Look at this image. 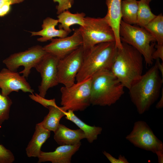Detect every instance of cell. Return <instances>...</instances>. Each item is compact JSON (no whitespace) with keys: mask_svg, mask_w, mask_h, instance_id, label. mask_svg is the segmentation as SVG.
<instances>
[{"mask_svg":"<svg viewBox=\"0 0 163 163\" xmlns=\"http://www.w3.org/2000/svg\"><path fill=\"white\" fill-rule=\"evenodd\" d=\"M163 83V78L155 64L128 89L131 100L139 114L148 111L158 100Z\"/></svg>","mask_w":163,"mask_h":163,"instance_id":"cell-1","label":"cell"},{"mask_svg":"<svg viewBox=\"0 0 163 163\" xmlns=\"http://www.w3.org/2000/svg\"><path fill=\"white\" fill-rule=\"evenodd\" d=\"M122 47L117 48L110 71L128 89L142 75V56L131 46L122 43Z\"/></svg>","mask_w":163,"mask_h":163,"instance_id":"cell-2","label":"cell"},{"mask_svg":"<svg viewBox=\"0 0 163 163\" xmlns=\"http://www.w3.org/2000/svg\"><path fill=\"white\" fill-rule=\"evenodd\" d=\"M117 49L115 42H110L100 43L83 51L82 64L76 77L77 82L91 77L100 71L110 70Z\"/></svg>","mask_w":163,"mask_h":163,"instance_id":"cell-3","label":"cell"},{"mask_svg":"<svg viewBox=\"0 0 163 163\" xmlns=\"http://www.w3.org/2000/svg\"><path fill=\"white\" fill-rule=\"evenodd\" d=\"M124 88L110 70L98 72L91 77V104L110 106L124 94Z\"/></svg>","mask_w":163,"mask_h":163,"instance_id":"cell-4","label":"cell"},{"mask_svg":"<svg viewBox=\"0 0 163 163\" xmlns=\"http://www.w3.org/2000/svg\"><path fill=\"white\" fill-rule=\"evenodd\" d=\"M119 34L122 43L131 46L141 53L146 65L153 64L152 55L155 50L156 40L146 29L127 24L122 20Z\"/></svg>","mask_w":163,"mask_h":163,"instance_id":"cell-5","label":"cell"},{"mask_svg":"<svg viewBox=\"0 0 163 163\" xmlns=\"http://www.w3.org/2000/svg\"><path fill=\"white\" fill-rule=\"evenodd\" d=\"M85 24L78 28L83 40V51L101 43L115 42L113 30L104 18L85 17Z\"/></svg>","mask_w":163,"mask_h":163,"instance_id":"cell-6","label":"cell"},{"mask_svg":"<svg viewBox=\"0 0 163 163\" xmlns=\"http://www.w3.org/2000/svg\"><path fill=\"white\" fill-rule=\"evenodd\" d=\"M91 77L60 88L61 104L64 110L82 111L91 104Z\"/></svg>","mask_w":163,"mask_h":163,"instance_id":"cell-7","label":"cell"},{"mask_svg":"<svg viewBox=\"0 0 163 163\" xmlns=\"http://www.w3.org/2000/svg\"><path fill=\"white\" fill-rule=\"evenodd\" d=\"M46 53L43 47L37 45L24 51L11 55L4 59L3 62L7 69L14 72H17L20 66H23L24 69L19 73L27 78L32 68L35 67Z\"/></svg>","mask_w":163,"mask_h":163,"instance_id":"cell-8","label":"cell"},{"mask_svg":"<svg viewBox=\"0 0 163 163\" xmlns=\"http://www.w3.org/2000/svg\"><path fill=\"white\" fill-rule=\"evenodd\" d=\"M125 138L134 146L155 154L159 151L163 150L162 142L144 121L135 122L132 131Z\"/></svg>","mask_w":163,"mask_h":163,"instance_id":"cell-9","label":"cell"},{"mask_svg":"<svg viewBox=\"0 0 163 163\" xmlns=\"http://www.w3.org/2000/svg\"><path fill=\"white\" fill-rule=\"evenodd\" d=\"M83 50L82 46L59 59L57 65V79L59 83L69 87L75 83L76 76L81 67Z\"/></svg>","mask_w":163,"mask_h":163,"instance_id":"cell-10","label":"cell"},{"mask_svg":"<svg viewBox=\"0 0 163 163\" xmlns=\"http://www.w3.org/2000/svg\"><path fill=\"white\" fill-rule=\"evenodd\" d=\"M59 59L56 56L48 53L35 67L40 73L41 81L39 86V95L45 97L48 90L57 85V65Z\"/></svg>","mask_w":163,"mask_h":163,"instance_id":"cell-11","label":"cell"},{"mask_svg":"<svg viewBox=\"0 0 163 163\" xmlns=\"http://www.w3.org/2000/svg\"><path fill=\"white\" fill-rule=\"evenodd\" d=\"M49 44L43 47L47 53L59 59L63 58L82 46V37L78 28L75 29L69 37L52 39Z\"/></svg>","mask_w":163,"mask_h":163,"instance_id":"cell-12","label":"cell"},{"mask_svg":"<svg viewBox=\"0 0 163 163\" xmlns=\"http://www.w3.org/2000/svg\"><path fill=\"white\" fill-rule=\"evenodd\" d=\"M0 89L1 94L8 95L12 92H23L32 94L34 90L27 81L26 78L21 75L19 72L12 71L5 68L0 72Z\"/></svg>","mask_w":163,"mask_h":163,"instance_id":"cell-13","label":"cell"},{"mask_svg":"<svg viewBox=\"0 0 163 163\" xmlns=\"http://www.w3.org/2000/svg\"><path fill=\"white\" fill-rule=\"evenodd\" d=\"M81 142L74 145H60L53 152L41 151L38 163L50 161L52 163H70L72 156L79 149Z\"/></svg>","mask_w":163,"mask_h":163,"instance_id":"cell-14","label":"cell"},{"mask_svg":"<svg viewBox=\"0 0 163 163\" xmlns=\"http://www.w3.org/2000/svg\"><path fill=\"white\" fill-rule=\"evenodd\" d=\"M121 0H106L107 11L104 17L112 28L114 34L115 43L118 48L122 47L119 34L120 25L122 19Z\"/></svg>","mask_w":163,"mask_h":163,"instance_id":"cell-15","label":"cell"},{"mask_svg":"<svg viewBox=\"0 0 163 163\" xmlns=\"http://www.w3.org/2000/svg\"><path fill=\"white\" fill-rule=\"evenodd\" d=\"M58 23V19L47 17L43 20L42 25V29L38 31L30 32L31 36H41L38 38L37 40L42 42L50 40L55 37L63 38L67 36L69 34L67 32L62 29L56 28Z\"/></svg>","mask_w":163,"mask_h":163,"instance_id":"cell-16","label":"cell"},{"mask_svg":"<svg viewBox=\"0 0 163 163\" xmlns=\"http://www.w3.org/2000/svg\"><path fill=\"white\" fill-rule=\"evenodd\" d=\"M54 132V139L60 145H75L86 139L85 133L81 129H71L60 124Z\"/></svg>","mask_w":163,"mask_h":163,"instance_id":"cell-17","label":"cell"},{"mask_svg":"<svg viewBox=\"0 0 163 163\" xmlns=\"http://www.w3.org/2000/svg\"><path fill=\"white\" fill-rule=\"evenodd\" d=\"M50 132L40 123L36 124L34 134L26 149L28 157H38L42 145L50 136Z\"/></svg>","mask_w":163,"mask_h":163,"instance_id":"cell-18","label":"cell"},{"mask_svg":"<svg viewBox=\"0 0 163 163\" xmlns=\"http://www.w3.org/2000/svg\"><path fill=\"white\" fill-rule=\"evenodd\" d=\"M65 118L75 124L85 133L86 139L90 143L97 139L98 136L101 133V127L89 125L78 117L72 110H69L65 112Z\"/></svg>","mask_w":163,"mask_h":163,"instance_id":"cell-19","label":"cell"},{"mask_svg":"<svg viewBox=\"0 0 163 163\" xmlns=\"http://www.w3.org/2000/svg\"><path fill=\"white\" fill-rule=\"evenodd\" d=\"M85 14L83 12L71 13L69 10L64 11L58 14L57 17L59 23V28L62 29L69 34L72 31L70 27L77 24L83 26L85 24L84 18Z\"/></svg>","mask_w":163,"mask_h":163,"instance_id":"cell-20","label":"cell"},{"mask_svg":"<svg viewBox=\"0 0 163 163\" xmlns=\"http://www.w3.org/2000/svg\"><path fill=\"white\" fill-rule=\"evenodd\" d=\"M48 108V114L40 123L46 129L54 132L60 124L61 118L65 116V111L62 107H59L57 105L50 106Z\"/></svg>","mask_w":163,"mask_h":163,"instance_id":"cell-21","label":"cell"},{"mask_svg":"<svg viewBox=\"0 0 163 163\" xmlns=\"http://www.w3.org/2000/svg\"><path fill=\"white\" fill-rule=\"evenodd\" d=\"M138 9V1L123 0L121 1L122 19L125 22L131 24H136Z\"/></svg>","mask_w":163,"mask_h":163,"instance_id":"cell-22","label":"cell"},{"mask_svg":"<svg viewBox=\"0 0 163 163\" xmlns=\"http://www.w3.org/2000/svg\"><path fill=\"white\" fill-rule=\"evenodd\" d=\"M144 28L153 37L157 44H163V16L162 14L156 15Z\"/></svg>","mask_w":163,"mask_h":163,"instance_id":"cell-23","label":"cell"},{"mask_svg":"<svg viewBox=\"0 0 163 163\" xmlns=\"http://www.w3.org/2000/svg\"><path fill=\"white\" fill-rule=\"evenodd\" d=\"M156 16L152 12L149 3L144 0L138 1L137 25L144 27Z\"/></svg>","mask_w":163,"mask_h":163,"instance_id":"cell-24","label":"cell"},{"mask_svg":"<svg viewBox=\"0 0 163 163\" xmlns=\"http://www.w3.org/2000/svg\"><path fill=\"white\" fill-rule=\"evenodd\" d=\"M12 104V101L8 96H4L0 92V125L9 118Z\"/></svg>","mask_w":163,"mask_h":163,"instance_id":"cell-25","label":"cell"},{"mask_svg":"<svg viewBox=\"0 0 163 163\" xmlns=\"http://www.w3.org/2000/svg\"><path fill=\"white\" fill-rule=\"evenodd\" d=\"M14 160L12 152L0 144V163H12Z\"/></svg>","mask_w":163,"mask_h":163,"instance_id":"cell-26","label":"cell"},{"mask_svg":"<svg viewBox=\"0 0 163 163\" xmlns=\"http://www.w3.org/2000/svg\"><path fill=\"white\" fill-rule=\"evenodd\" d=\"M24 0H0V17H3L9 13L11 5L23 2Z\"/></svg>","mask_w":163,"mask_h":163,"instance_id":"cell-27","label":"cell"},{"mask_svg":"<svg viewBox=\"0 0 163 163\" xmlns=\"http://www.w3.org/2000/svg\"><path fill=\"white\" fill-rule=\"evenodd\" d=\"M30 98L32 100L40 104L43 107L46 108L50 106L56 105L55 98L47 99L40 96L39 94L35 93L31 94L29 95Z\"/></svg>","mask_w":163,"mask_h":163,"instance_id":"cell-28","label":"cell"},{"mask_svg":"<svg viewBox=\"0 0 163 163\" xmlns=\"http://www.w3.org/2000/svg\"><path fill=\"white\" fill-rule=\"evenodd\" d=\"M57 2L58 5L56 7L57 14H59L66 10L71 8L74 2V0H53Z\"/></svg>","mask_w":163,"mask_h":163,"instance_id":"cell-29","label":"cell"},{"mask_svg":"<svg viewBox=\"0 0 163 163\" xmlns=\"http://www.w3.org/2000/svg\"><path fill=\"white\" fill-rule=\"evenodd\" d=\"M104 155L111 163H129L127 159L121 155H120L118 158H116L112 156L109 153L104 151L103 152Z\"/></svg>","mask_w":163,"mask_h":163,"instance_id":"cell-30","label":"cell"},{"mask_svg":"<svg viewBox=\"0 0 163 163\" xmlns=\"http://www.w3.org/2000/svg\"><path fill=\"white\" fill-rule=\"evenodd\" d=\"M156 49L155 50L152 55L153 60L160 59L163 62V44H157L155 45Z\"/></svg>","mask_w":163,"mask_h":163,"instance_id":"cell-31","label":"cell"},{"mask_svg":"<svg viewBox=\"0 0 163 163\" xmlns=\"http://www.w3.org/2000/svg\"><path fill=\"white\" fill-rule=\"evenodd\" d=\"M158 59H156L155 64L158 70L161 74V77L163 78V62H161Z\"/></svg>","mask_w":163,"mask_h":163,"instance_id":"cell-32","label":"cell"},{"mask_svg":"<svg viewBox=\"0 0 163 163\" xmlns=\"http://www.w3.org/2000/svg\"><path fill=\"white\" fill-rule=\"evenodd\" d=\"M163 88L161 90V95L159 101L157 102L155 106V107L157 109H160L163 108Z\"/></svg>","mask_w":163,"mask_h":163,"instance_id":"cell-33","label":"cell"},{"mask_svg":"<svg viewBox=\"0 0 163 163\" xmlns=\"http://www.w3.org/2000/svg\"><path fill=\"white\" fill-rule=\"evenodd\" d=\"M157 155L159 163H163V150H160L155 153Z\"/></svg>","mask_w":163,"mask_h":163,"instance_id":"cell-34","label":"cell"},{"mask_svg":"<svg viewBox=\"0 0 163 163\" xmlns=\"http://www.w3.org/2000/svg\"><path fill=\"white\" fill-rule=\"evenodd\" d=\"M146 1L148 3H149V2L152 0H144Z\"/></svg>","mask_w":163,"mask_h":163,"instance_id":"cell-35","label":"cell"}]
</instances>
